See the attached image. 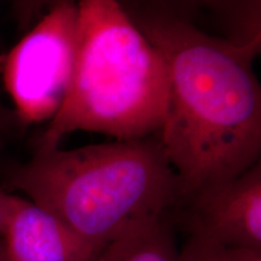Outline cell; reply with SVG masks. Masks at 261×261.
<instances>
[{
	"mask_svg": "<svg viewBox=\"0 0 261 261\" xmlns=\"http://www.w3.org/2000/svg\"><path fill=\"white\" fill-rule=\"evenodd\" d=\"M2 142H3V138H2V137H0V146H2Z\"/></svg>",
	"mask_w": 261,
	"mask_h": 261,
	"instance_id": "cell-15",
	"label": "cell"
},
{
	"mask_svg": "<svg viewBox=\"0 0 261 261\" xmlns=\"http://www.w3.org/2000/svg\"><path fill=\"white\" fill-rule=\"evenodd\" d=\"M16 195L9 194L4 190H0V238L4 233L6 224H8L12 208H14Z\"/></svg>",
	"mask_w": 261,
	"mask_h": 261,
	"instance_id": "cell-11",
	"label": "cell"
},
{
	"mask_svg": "<svg viewBox=\"0 0 261 261\" xmlns=\"http://www.w3.org/2000/svg\"><path fill=\"white\" fill-rule=\"evenodd\" d=\"M47 11L2 58L4 85L18 125L51 121L64 103L77 46L76 0H50Z\"/></svg>",
	"mask_w": 261,
	"mask_h": 261,
	"instance_id": "cell-4",
	"label": "cell"
},
{
	"mask_svg": "<svg viewBox=\"0 0 261 261\" xmlns=\"http://www.w3.org/2000/svg\"><path fill=\"white\" fill-rule=\"evenodd\" d=\"M5 182L99 249L163 219L182 198L158 135L35 151L6 168Z\"/></svg>",
	"mask_w": 261,
	"mask_h": 261,
	"instance_id": "cell-2",
	"label": "cell"
},
{
	"mask_svg": "<svg viewBox=\"0 0 261 261\" xmlns=\"http://www.w3.org/2000/svg\"><path fill=\"white\" fill-rule=\"evenodd\" d=\"M19 28H27L41 11V0H12Z\"/></svg>",
	"mask_w": 261,
	"mask_h": 261,
	"instance_id": "cell-9",
	"label": "cell"
},
{
	"mask_svg": "<svg viewBox=\"0 0 261 261\" xmlns=\"http://www.w3.org/2000/svg\"><path fill=\"white\" fill-rule=\"evenodd\" d=\"M91 261H179V250L163 218L106 244Z\"/></svg>",
	"mask_w": 261,
	"mask_h": 261,
	"instance_id": "cell-7",
	"label": "cell"
},
{
	"mask_svg": "<svg viewBox=\"0 0 261 261\" xmlns=\"http://www.w3.org/2000/svg\"><path fill=\"white\" fill-rule=\"evenodd\" d=\"M2 240L10 261H91L102 249L17 195Z\"/></svg>",
	"mask_w": 261,
	"mask_h": 261,
	"instance_id": "cell-6",
	"label": "cell"
},
{
	"mask_svg": "<svg viewBox=\"0 0 261 261\" xmlns=\"http://www.w3.org/2000/svg\"><path fill=\"white\" fill-rule=\"evenodd\" d=\"M192 236L261 252V165L189 196Z\"/></svg>",
	"mask_w": 261,
	"mask_h": 261,
	"instance_id": "cell-5",
	"label": "cell"
},
{
	"mask_svg": "<svg viewBox=\"0 0 261 261\" xmlns=\"http://www.w3.org/2000/svg\"><path fill=\"white\" fill-rule=\"evenodd\" d=\"M0 261H10L8 255H6L5 248H4V243H3L2 248H0Z\"/></svg>",
	"mask_w": 261,
	"mask_h": 261,
	"instance_id": "cell-12",
	"label": "cell"
},
{
	"mask_svg": "<svg viewBox=\"0 0 261 261\" xmlns=\"http://www.w3.org/2000/svg\"><path fill=\"white\" fill-rule=\"evenodd\" d=\"M2 246H3V240L0 238V248H2Z\"/></svg>",
	"mask_w": 261,
	"mask_h": 261,
	"instance_id": "cell-14",
	"label": "cell"
},
{
	"mask_svg": "<svg viewBox=\"0 0 261 261\" xmlns=\"http://www.w3.org/2000/svg\"><path fill=\"white\" fill-rule=\"evenodd\" d=\"M165 61L167 109L158 136L182 198L259 162L261 90L253 62L260 33L231 42L175 18L140 27Z\"/></svg>",
	"mask_w": 261,
	"mask_h": 261,
	"instance_id": "cell-1",
	"label": "cell"
},
{
	"mask_svg": "<svg viewBox=\"0 0 261 261\" xmlns=\"http://www.w3.org/2000/svg\"><path fill=\"white\" fill-rule=\"evenodd\" d=\"M77 46L71 84L37 151L84 130L115 140L158 135L167 109L165 61L117 0H76Z\"/></svg>",
	"mask_w": 261,
	"mask_h": 261,
	"instance_id": "cell-3",
	"label": "cell"
},
{
	"mask_svg": "<svg viewBox=\"0 0 261 261\" xmlns=\"http://www.w3.org/2000/svg\"><path fill=\"white\" fill-rule=\"evenodd\" d=\"M50 3V0H41V8H44L45 5H47Z\"/></svg>",
	"mask_w": 261,
	"mask_h": 261,
	"instance_id": "cell-13",
	"label": "cell"
},
{
	"mask_svg": "<svg viewBox=\"0 0 261 261\" xmlns=\"http://www.w3.org/2000/svg\"><path fill=\"white\" fill-rule=\"evenodd\" d=\"M179 261H261V252L225 247L192 236L179 252Z\"/></svg>",
	"mask_w": 261,
	"mask_h": 261,
	"instance_id": "cell-8",
	"label": "cell"
},
{
	"mask_svg": "<svg viewBox=\"0 0 261 261\" xmlns=\"http://www.w3.org/2000/svg\"><path fill=\"white\" fill-rule=\"evenodd\" d=\"M3 55L0 52V63H2ZM2 83V81H0ZM16 126H18L17 120L12 109L6 106L4 99H3L2 93V86H0V137L3 138L4 135H9V133L14 132Z\"/></svg>",
	"mask_w": 261,
	"mask_h": 261,
	"instance_id": "cell-10",
	"label": "cell"
}]
</instances>
